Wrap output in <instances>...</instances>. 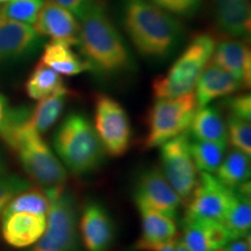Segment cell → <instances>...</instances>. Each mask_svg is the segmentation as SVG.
<instances>
[{
    "label": "cell",
    "instance_id": "obj_37",
    "mask_svg": "<svg viewBox=\"0 0 251 251\" xmlns=\"http://www.w3.org/2000/svg\"><path fill=\"white\" fill-rule=\"evenodd\" d=\"M9 112H11V108H9L7 99L0 93V127L5 124L6 120H7Z\"/></svg>",
    "mask_w": 251,
    "mask_h": 251
},
{
    "label": "cell",
    "instance_id": "obj_17",
    "mask_svg": "<svg viewBox=\"0 0 251 251\" xmlns=\"http://www.w3.org/2000/svg\"><path fill=\"white\" fill-rule=\"evenodd\" d=\"M40 35L27 24L0 21V63L15 61L37 48Z\"/></svg>",
    "mask_w": 251,
    "mask_h": 251
},
{
    "label": "cell",
    "instance_id": "obj_36",
    "mask_svg": "<svg viewBox=\"0 0 251 251\" xmlns=\"http://www.w3.org/2000/svg\"><path fill=\"white\" fill-rule=\"evenodd\" d=\"M176 241H177V237L175 240L169 241V242L146 246L141 248L139 251H176Z\"/></svg>",
    "mask_w": 251,
    "mask_h": 251
},
{
    "label": "cell",
    "instance_id": "obj_24",
    "mask_svg": "<svg viewBox=\"0 0 251 251\" xmlns=\"http://www.w3.org/2000/svg\"><path fill=\"white\" fill-rule=\"evenodd\" d=\"M215 172V177L227 187L240 186L250 180V156L233 149L225 155Z\"/></svg>",
    "mask_w": 251,
    "mask_h": 251
},
{
    "label": "cell",
    "instance_id": "obj_9",
    "mask_svg": "<svg viewBox=\"0 0 251 251\" xmlns=\"http://www.w3.org/2000/svg\"><path fill=\"white\" fill-rule=\"evenodd\" d=\"M190 140L187 130L163 143L159 152L163 175L185 203L192 196L199 177V171L191 156Z\"/></svg>",
    "mask_w": 251,
    "mask_h": 251
},
{
    "label": "cell",
    "instance_id": "obj_29",
    "mask_svg": "<svg viewBox=\"0 0 251 251\" xmlns=\"http://www.w3.org/2000/svg\"><path fill=\"white\" fill-rule=\"evenodd\" d=\"M181 241L191 251H214L207 231L206 219L184 218Z\"/></svg>",
    "mask_w": 251,
    "mask_h": 251
},
{
    "label": "cell",
    "instance_id": "obj_11",
    "mask_svg": "<svg viewBox=\"0 0 251 251\" xmlns=\"http://www.w3.org/2000/svg\"><path fill=\"white\" fill-rule=\"evenodd\" d=\"M233 197V188L220 181L214 175L201 172L188 199L184 218L221 221Z\"/></svg>",
    "mask_w": 251,
    "mask_h": 251
},
{
    "label": "cell",
    "instance_id": "obj_35",
    "mask_svg": "<svg viewBox=\"0 0 251 251\" xmlns=\"http://www.w3.org/2000/svg\"><path fill=\"white\" fill-rule=\"evenodd\" d=\"M216 251H250V234L247 235L246 237L230 241L228 244Z\"/></svg>",
    "mask_w": 251,
    "mask_h": 251
},
{
    "label": "cell",
    "instance_id": "obj_7",
    "mask_svg": "<svg viewBox=\"0 0 251 251\" xmlns=\"http://www.w3.org/2000/svg\"><path fill=\"white\" fill-rule=\"evenodd\" d=\"M78 215L67 191L50 199L45 233L28 251H78Z\"/></svg>",
    "mask_w": 251,
    "mask_h": 251
},
{
    "label": "cell",
    "instance_id": "obj_20",
    "mask_svg": "<svg viewBox=\"0 0 251 251\" xmlns=\"http://www.w3.org/2000/svg\"><path fill=\"white\" fill-rule=\"evenodd\" d=\"M250 180L233 188V197L221 222L226 226L233 240L246 237L251 227Z\"/></svg>",
    "mask_w": 251,
    "mask_h": 251
},
{
    "label": "cell",
    "instance_id": "obj_13",
    "mask_svg": "<svg viewBox=\"0 0 251 251\" xmlns=\"http://www.w3.org/2000/svg\"><path fill=\"white\" fill-rule=\"evenodd\" d=\"M78 231L87 251H108L115 238L114 222L101 203L90 201L84 206Z\"/></svg>",
    "mask_w": 251,
    "mask_h": 251
},
{
    "label": "cell",
    "instance_id": "obj_1",
    "mask_svg": "<svg viewBox=\"0 0 251 251\" xmlns=\"http://www.w3.org/2000/svg\"><path fill=\"white\" fill-rule=\"evenodd\" d=\"M29 109L11 108L7 120L0 127V139L17 153L24 170L50 199L64 191L68 180L67 169L27 124Z\"/></svg>",
    "mask_w": 251,
    "mask_h": 251
},
{
    "label": "cell",
    "instance_id": "obj_2",
    "mask_svg": "<svg viewBox=\"0 0 251 251\" xmlns=\"http://www.w3.org/2000/svg\"><path fill=\"white\" fill-rule=\"evenodd\" d=\"M122 21L139 54L155 61L168 58L185 34L179 19L147 0H122Z\"/></svg>",
    "mask_w": 251,
    "mask_h": 251
},
{
    "label": "cell",
    "instance_id": "obj_28",
    "mask_svg": "<svg viewBox=\"0 0 251 251\" xmlns=\"http://www.w3.org/2000/svg\"><path fill=\"white\" fill-rule=\"evenodd\" d=\"M43 5V0H8L0 7V21L33 25Z\"/></svg>",
    "mask_w": 251,
    "mask_h": 251
},
{
    "label": "cell",
    "instance_id": "obj_34",
    "mask_svg": "<svg viewBox=\"0 0 251 251\" xmlns=\"http://www.w3.org/2000/svg\"><path fill=\"white\" fill-rule=\"evenodd\" d=\"M55 1L70 11L77 19H80L89 8L92 0H55Z\"/></svg>",
    "mask_w": 251,
    "mask_h": 251
},
{
    "label": "cell",
    "instance_id": "obj_27",
    "mask_svg": "<svg viewBox=\"0 0 251 251\" xmlns=\"http://www.w3.org/2000/svg\"><path fill=\"white\" fill-rule=\"evenodd\" d=\"M50 200L41 188L28 187L17 194L6 207L4 215L14 212H28L39 215H48Z\"/></svg>",
    "mask_w": 251,
    "mask_h": 251
},
{
    "label": "cell",
    "instance_id": "obj_14",
    "mask_svg": "<svg viewBox=\"0 0 251 251\" xmlns=\"http://www.w3.org/2000/svg\"><path fill=\"white\" fill-rule=\"evenodd\" d=\"M211 61L233 76L241 86L249 89L251 81V52L246 40L228 37L216 43Z\"/></svg>",
    "mask_w": 251,
    "mask_h": 251
},
{
    "label": "cell",
    "instance_id": "obj_16",
    "mask_svg": "<svg viewBox=\"0 0 251 251\" xmlns=\"http://www.w3.org/2000/svg\"><path fill=\"white\" fill-rule=\"evenodd\" d=\"M214 21L228 37L247 40L251 31L250 0H213Z\"/></svg>",
    "mask_w": 251,
    "mask_h": 251
},
{
    "label": "cell",
    "instance_id": "obj_30",
    "mask_svg": "<svg viewBox=\"0 0 251 251\" xmlns=\"http://www.w3.org/2000/svg\"><path fill=\"white\" fill-rule=\"evenodd\" d=\"M227 125V139L234 149L240 150L248 156L251 155V125L250 121L243 119L228 117Z\"/></svg>",
    "mask_w": 251,
    "mask_h": 251
},
{
    "label": "cell",
    "instance_id": "obj_18",
    "mask_svg": "<svg viewBox=\"0 0 251 251\" xmlns=\"http://www.w3.org/2000/svg\"><path fill=\"white\" fill-rule=\"evenodd\" d=\"M241 87V84L229 72L209 59L194 86L197 109L205 107L218 98L231 96Z\"/></svg>",
    "mask_w": 251,
    "mask_h": 251
},
{
    "label": "cell",
    "instance_id": "obj_5",
    "mask_svg": "<svg viewBox=\"0 0 251 251\" xmlns=\"http://www.w3.org/2000/svg\"><path fill=\"white\" fill-rule=\"evenodd\" d=\"M215 45L214 37L209 34L194 36L168 72L152 81L155 98H177L193 92L198 78L212 57Z\"/></svg>",
    "mask_w": 251,
    "mask_h": 251
},
{
    "label": "cell",
    "instance_id": "obj_22",
    "mask_svg": "<svg viewBox=\"0 0 251 251\" xmlns=\"http://www.w3.org/2000/svg\"><path fill=\"white\" fill-rule=\"evenodd\" d=\"M192 139L214 141L227 143V126L219 108L215 106H205L198 108L188 128Z\"/></svg>",
    "mask_w": 251,
    "mask_h": 251
},
{
    "label": "cell",
    "instance_id": "obj_10",
    "mask_svg": "<svg viewBox=\"0 0 251 251\" xmlns=\"http://www.w3.org/2000/svg\"><path fill=\"white\" fill-rule=\"evenodd\" d=\"M134 201L137 209H153L172 219L177 218L183 203L161 169L157 166L144 170L139 176L135 183Z\"/></svg>",
    "mask_w": 251,
    "mask_h": 251
},
{
    "label": "cell",
    "instance_id": "obj_32",
    "mask_svg": "<svg viewBox=\"0 0 251 251\" xmlns=\"http://www.w3.org/2000/svg\"><path fill=\"white\" fill-rule=\"evenodd\" d=\"M147 1L177 18L193 17L198 13L202 4V0H147Z\"/></svg>",
    "mask_w": 251,
    "mask_h": 251
},
{
    "label": "cell",
    "instance_id": "obj_38",
    "mask_svg": "<svg viewBox=\"0 0 251 251\" xmlns=\"http://www.w3.org/2000/svg\"><path fill=\"white\" fill-rule=\"evenodd\" d=\"M7 159H6L5 153L1 151V149H0V176L7 174Z\"/></svg>",
    "mask_w": 251,
    "mask_h": 251
},
{
    "label": "cell",
    "instance_id": "obj_19",
    "mask_svg": "<svg viewBox=\"0 0 251 251\" xmlns=\"http://www.w3.org/2000/svg\"><path fill=\"white\" fill-rule=\"evenodd\" d=\"M142 222L141 236L134 243L133 250L139 251L141 248L169 242L178 235L177 224L175 219L149 208H139Z\"/></svg>",
    "mask_w": 251,
    "mask_h": 251
},
{
    "label": "cell",
    "instance_id": "obj_25",
    "mask_svg": "<svg viewBox=\"0 0 251 251\" xmlns=\"http://www.w3.org/2000/svg\"><path fill=\"white\" fill-rule=\"evenodd\" d=\"M64 89L67 87L64 85L61 75L47 67L41 61L31 71L26 83L28 97L34 100L45 99Z\"/></svg>",
    "mask_w": 251,
    "mask_h": 251
},
{
    "label": "cell",
    "instance_id": "obj_39",
    "mask_svg": "<svg viewBox=\"0 0 251 251\" xmlns=\"http://www.w3.org/2000/svg\"><path fill=\"white\" fill-rule=\"evenodd\" d=\"M176 251H191V250L185 246V243L181 241V238L177 237V241H176Z\"/></svg>",
    "mask_w": 251,
    "mask_h": 251
},
{
    "label": "cell",
    "instance_id": "obj_33",
    "mask_svg": "<svg viewBox=\"0 0 251 251\" xmlns=\"http://www.w3.org/2000/svg\"><path fill=\"white\" fill-rule=\"evenodd\" d=\"M224 103L228 108L229 115L250 121L251 119V97L250 94H238V96L229 97Z\"/></svg>",
    "mask_w": 251,
    "mask_h": 251
},
{
    "label": "cell",
    "instance_id": "obj_31",
    "mask_svg": "<svg viewBox=\"0 0 251 251\" xmlns=\"http://www.w3.org/2000/svg\"><path fill=\"white\" fill-rule=\"evenodd\" d=\"M28 187H30V184L20 176L12 174L0 176V220L12 199Z\"/></svg>",
    "mask_w": 251,
    "mask_h": 251
},
{
    "label": "cell",
    "instance_id": "obj_26",
    "mask_svg": "<svg viewBox=\"0 0 251 251\" xmlns=\"http://www.w3.org/2000/svg\"><path fill=\"white\" fill-rule=\"evenodd\" d=\"M227 143L191 139L190 151L198 171L213 174L225 158Z\"/></svg>",
    "mask_w": 251,
    "mask_h": 251
},
{
    "label": "cell",
    "instance_id": "obj_23",
    "mask_svg": "<svg viewBox=\"0 0 251 251\" xmlns=\"http://www.w3.org/2000/svg\"><path fill=\"white\" fill-rule=\"evenodd\" d=\"M70 91L64 89L59 92L39 100V103L29 112L27 124L37 134H45L61 117Z\"/></svg>",
    "mask_w": 251,
    "mask_h": 251
},
{
    "label": "cell",
    "instance_id": "obj_40",
    "mask_svg": "<svg viewBox=\"0 0 251 251\" xmlns=\"http://www.w3.org/2000/svg\"><path fill=\"white\" fill-rule=\"evenodd\" d=\"M6 1H8V0H0V4H5Z\"/></svg>",
    "mask_w": 251,
    "mask_h": 251
},
{
    "label": "cell",
    "instance_id": "obj_12",
    "mask_svg": "<svg viewBox=\"0 0 251 251\" xmlns=\"http://www.w3.org/2000/svg\"><path fill=\"white\" fill-rule=\"evenodd\" d=\"M33 25L39 35L62 41L72 47L79 43L80 25L77 18L55 0L43 2Z\"/></svg>",
    "mask_w": 251,
    "mask_h": 251
},
{
    "label": "cell",
    "instance_id": "obj_4",
    "mask_svg": "<svg viewBox=\"0 0 251 251\" xmlns=\"http://www.w3.org/2000/svg\"><path fill=\"white\" fill-rule=\"evenodd\" d=\"M54 147L64 168L76 176L97 170L105 155L94 126L80 113L63 120L54 135Z\"/></svg>",
    "mask_w": 251,
    "mask_h": 251
},
{
    "label": "cell",
    "instance_id": "obj_3",
    "mask_svg": "<svg viewBox=\"0 0 251 251\" xmlns=\"http://www.w3.org/2000/svg\"><path fill=\"white\" fill-rule=\"evenodd\" d=\"M79 20L78 46L91 71L119 75L133 70V56L101 1L92 0Z\"/></svg>",
    "mask_w": 251,
    "mask_h": 251
},
{
    "label": "cell",
    "instance_id": "obj_6",
    "mask_svg": "<svg viewBox=\"0 0 251 251\" xmlns=\"http://www.w3.org/2000/svg\"><path fill=\"white\" fill-rule=\"evenodd\" d=\"M196 111L194 92L177 98L156 99L147 118L144 148H157L178 135L186 133Z\"/></svg>",
    "mask_w": 251,
    "mask_h": 251
},
{
    "label": "cell",
    "instance_id": "obj_15",
    "mask_svg": "<svg viewBox=\"0 0 251 251\" xmlns=\"http://www.w3.org/2000/svg\"><path fill=\"white\" fill-rule=\"evenodd\" d=\"M1 235L8 246L31 247L45 233L47 216L28 212H14L2 215Z\"/></svg>",
    "mask_w": 251,
    "mask_h": 251
},
{
    "label": "cell",
    "instance_id": "obj_8",
    "mask_svg": "<svg viewBox=\"0 0 251 251\" xmlns=\"http://www.w3.org/2000/svg\"><path fill=\"white\" fill-rule=\"evenodd\" d=\"M94 129L108 155H125L131 143L129 117L120 102L107 94H98L94 100Z\"/></svg>",
    "mask_w": 251,
    "mask_h": 251
},
{
    "label": "cell",
    "instance_id": "obj_21",
    "mask_svg": "<svg viewBox=\"0 0 251 251\" xmlns=\"http://www.w3.org/2000/svg\"><path fill=\"white\" fill-rule=\"evenodd\" d=\"M41 62L61 76H76L91 70L89 63L72 50V46L62 41L51 40L45 47Z\"/></svg>",
    "mask_w": 251,
    "mask_h": 251
}]
</instances>
